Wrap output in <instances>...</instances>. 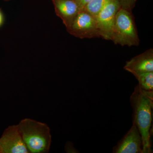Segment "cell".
Returning <instances> with one entry per match:
<instances>
[{"label":"cell","mask_w":153,"mask_h":153,"mask_svg":"<svg viewBox=\"0 0 153 153\" xmlns=\"http://www.w3.org/2000/svg\"><path fill=\"white\" fill-rule=\"evenodd\" d=\"M153 91L142 89L138 84L130 97L133 123L137 126L143 141V153L152 152L151 127L152 120Z\"/></svg>","instance_id":"6da1fadb"},{"label":"cell","mask_w":153,"mask_h":153,"mask_svg":"<svg viewBox=\"0 0 153 153\" xmlns=\"http://www.w3.org/2000/svg\"><path fill=\"white\" fill-rule=\"evenodd\" d=\"M17 125L30 153L49 152L52 143V135L47 124L25 118Z\"/></svg>","instance_id":"7a4b0ae2"},{"label":"cell","mask_w":153,"mask_h":153,"mask_svg":"<svg viewBox=\"0 0 153 153\" xmlns=\"http://www.w3.org/2000/svg\"><path fill=\"white\" fill-rule=\"evenodd\" d=\"M111 41L115 44L137 46L140 40L131 12L120 8L116 16Z\"/></svg>","instance_id":"3957f363"},{"label":"cell","mask_w":153,"mask_h":153,"mask_svg":"<svg viewBox=\"0 0 153 153\" xmlns=\"http://www.w3.org/2000/svg\"><path fill=\"white\" fill-rule=\"evenodd\" d=\"M66 30L72 36L80 39L100 37L96 18L82 10L79 11Z\"/></svg>","instance_id":"277c9868"},{"label":"cell","mask_w":153,"mask_h":153,"mask_svg":"<svg viewBox=\"0 0 153 153\" xmlns=\"http://www.w3.org/2000/svg\"><path fill=\"white\" fill-rule=\"evenodd\" d=\"M121 7L118 0H108L96 18L100 37L111 40L116 16Z\"/></svg>","instance_id":"5b68a950"},{"label":"cell","mask_w":153,"mask_h":153,"mask_svg":"<svg viewBox=\"0 0 153 153\" xmlns=\"http://www.w3.org/2000/svg\"><path fill=\"white\" fill-rule=\"evenodd\" d=\"M2 153H30L17 125L9 126L0 137Z\"/></svg>","instance_id":"8992f818"},{"label":"cell","mask_w":153,"mask_h":153,"mask_svg":"<svg viewBox=\"0 0 153 153\" xmlns=\"http://www.w3.org/2000/svg\"><path fill=\"white\" fill-rule=\"evenodd\" d=\"M113 153H143L142 139L134 123L113 148Z\"/></svg>","instance_id":"52a82bcc"},{"label":"cell","mask_w":153,"mask_h":153,"mask_svg":"<svg viewBox=\"0 0 153 153\" xmlns=\"http://www.w3.org/2000/svg\"><path fill=\"white\" fill-rule=\"evenodd\" d=\"M55 13L60 18L66 28L69 27L81 10L75 0H52Z\"/></svg>","instance_id":"ba28073f"},{"label":"cell","mask_w":153,"mask_h":153,"mask_svg":"<svg viewBox=\"0 0 153 153\" xmlns=\"http://www.w3.org/2000/svg\"><path fill=\"white\" fill-rule=\"evenodd\" d=\"M125 70L133 75L153 71V49H150L135 56L126 63Z\"/></svg>","instance_id":"9c48e42d"},{"label":"cell","mask_w":153,"mask_h":153,"mask_svg":"<svg viewBox=\"0 0 153 153\" xmlns=\"http://www.w3.org/2000/svg\"><path fill=\"white\" fill-rule=\"evenodd\" d=\"M134 76L139 82L138 85L142 89L146 91L153 90V71L143 72L136 74Z\"/></svg>","instance_id":"30bf717a"},{"label":"cell","mask_w":153,"mask_h":153,"mask_svg":"<svg viewBox=\"0 0 153 153\" xmlns=\"http://www.w3.org/2000/svg\"><path fill=\"white\" fill-rule=\"evenodd\" d=\"M108 1V0H92L82 10L96 18Z\"/></svg>","instance_id":"8fae6325"},{"label":"cell","mask_w":153,"mask_h":153,"mask_svg":"<svg viewBox=\"0 0 153 153\" xmlns=\"http://www.w3.org/2000/svg\"><path fill=\"white\" fill-rule=\"evenodd\" d=\"M121 8L131 12L134 6L136 0H118Z\"/></svg>","instance_id":"7c38bea8"},{"label":"cell","mask_w":153,"mask_h":153,"mask_svg":"<svg viewBox=\"0 0 153 153\" xmlns=\"http://www.w3.org/2000/svg\"><path fill=\"white\" fill-rule=\"evenodd\" d=\"M65 151L67 153H76L77 150L74 147L72 143L68 142L65 145Z\"/></svg>","instance_id":"4fadbf2b"},{"label":"cell","mask_w":153,"mask_h":153,"mask_svg":"<svg viewBox=\"0 0 153 153\" xmlns=\"http://www.w3.org/2000/svg\"><path fill=\"white\" fill-rule=\"evenodd\" d=\"M79 5L80 9L82 10L84 7L92 0H75Z\"/></svg>","instance_id":"5bb4252c"},{"label":"cell","mask_w":153,"mask_h":153,"mask_svg":"<svg viewBox=\"0 0 153 153\" xmlns=\"http://www.w3.org/2000/svg\"><path fill=\"white\" fill-rule=\"evenodd\" d=\"M4 22V17L2 13L0 10V27L3 25Z\"/></svg>","instance_id":"9a60e30c"},{"label":"cell","mask_w":153,"mask_h":153,"mask_svg":"<svg viewBox=\"0 0 153 153\" xmlns=\"http://www.w3.org/2000/svg\"><path fill=\"white\" fill-rule=\"evenodd\" d=\"M0 153H2L1 150V147H0Z\"/></svg>","instance_id":"2e32d148"},{"label":"cell","mask_w":153,"mask_h":153,"mask_svg":"<svg viewBox=\"0 0 153 153\" xmlns=\"http://www.w3.org/2000/svg\"><path fill=\"white\" fill-rule=\"evenodd\" d=\"M4 1H11V0H4Z\"/></svg>","instance_id":"e0dca14e"}]
</instances>
